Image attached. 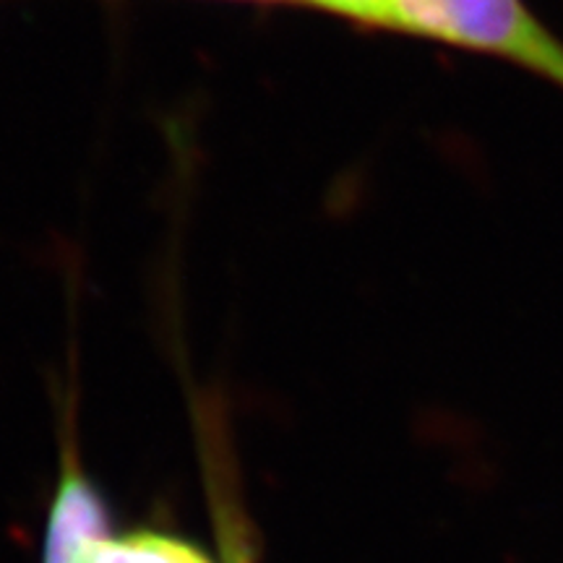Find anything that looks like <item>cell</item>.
I'll return each instance as SVG.
<instances>
[{"mask_svg":"<svg viewBox=\"0 0 563 563\" xmlns=\"http://www.w3.org/2000/svg\"><path fill=\"white\" fill-rule=\"evenodd\" d=\"M382 3L384 0H313L311 9L334 13V16L352 21L357 26H371V21Z\"/></svg>","mask_w":563,"mask_h":563,"instance_id":"4","label":"cell"},{"mask_svg":"<svg viewBox=\"0 0 563 563\" xmlns=\"http://www.w3.org/2000/svg\"><path fill=\"white\" fill-rule=\"evenodd\" d=\"M97 563H214L199 548L159 532H133L112 538Z\"/></svg>","mask_w":563,"mask_h":563,"instance_id":"3","label":"cell"},{"mask_svg":"<svg viewBox=\"0 0 563 563\" xmlns=\"http://www.w3.org/2000/svg\"><path fill=\"white\" fill-rule=\"evenodd\" d=\"M371 30L488 55L563 91V40L527 0H384Z\"/></svg>","mask_w":563,"mask_h":563,"instance_id":"1","label":"cell"},{"mask_svg":"<svg viewBox=\"0 0 563 563\" xmlns=\"http://www.w3.org/2000/svg\"><path fill=\"white\" fill-rule=\"evenodd\" d=\"M74 435L66 433L60 477L47 514L42 563H97L110 545L112 519L104 496L81 467Z\"/></svg>","mask_w":563,"mask_h":563,"instance_id":"2","label":"cell"},{"mask_svg":"<svg viewBox=\"0 0 563 563\" xmlns=\"http://www.w3.org/2000/svg\"><path fill=\"white\" fill-rule=\"evenodd\" d=\"M249 3H287V5H313V0H249Z\"/></svg>","mask_w":563,"mask_h":563,"instance_id":"5","label":"cell"}]
</instances>
